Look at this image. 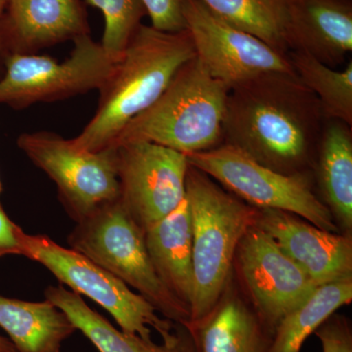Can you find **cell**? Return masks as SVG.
Masks as SVG:
<instances>
[{"label": "cell", "mask_w": 352, "mask_h": 352, "mask_svg": "<svg viewBox=\"0 0 352 352\" xmlns=\"http://www.w3.org/2000/svg\"><path fill=\"white\" fill-rule=\"evenodd\" d=\"M19 239L22 256L43 264L60 283L105 308L122 332L152 340L153 329L162 340L173 337L175 322L162 318L146 298L91 259L45 235H29L20 229Z\"/></svg>", "instance_id": "7"}, {"label": "cell", "mask_w": 352, "mask_h": 352, "mask_svg": "<svg viewBox=\"0 0 352 352\" xmlns=\"http://www.w3.org/2000/svg\"><path fill=\"white\" fill-rule=\"evenodd\" d=\"M1 43L6 57L36 54L90 34L82 0H11L1 20Z\"/></svg>", "instance_id": "14"}, {"label": "cell", "mask_w": 352, "mask_h": 352, "mask_svg": "<svg viewBox=\"0 0 352 352\" xmlns=\"http://www.w3.org/2000/svg\"><path fill=\"white\" fill-rule=\"evenodd\" d=\"M188 327L198 352H266L271 339L254 309L230 294L207 318Z\"/></svg>", "instance_id": "19"}, {"label": "cell", "mask_w": 352, "mask_h": 352, "mask_svg": "<svg viewBox=\"0 0 352 352\" xmlns=\"http://www.w3.org/2000/svg\"><path fill=\"white\" fill-rule=\"evenodd\" d=\"M157 276L190 310L193 289V229L186 196L170 214L145 231Z\"/></svg>", "instance_id": "17"}, {"label": "cell", "mask_w": 352, "mask_h": 352, "mask_svg": "<svg viewBox=\"0 0 352 352\" xmlns=\"http://www.w3.org/2000/svg\"><path fill=\"white\" fill-rule=\"evenodd\" d=\"M17 145L56 184L59 200L76 222L119 198L116 148L83 151L50 131L25 132Z\"/></svg>", "instance_id": "9"}, {"label": "cell", "mask_w": 352, "mask_h": 352, "mask_svg": "<svg viewBox=\"0 0 352 352\" xmlns=\"http://www.w3.org/2000/svg\"><path fill=\"white\" fill-rule=\"evenodd\" d=\"M45 298L68 316L76 330L99 352H198L195 338L186 324L175 323L173 337L155 344L153 340L118 330L105 317L88 307L80 295L62 285L48 287Z\"/></svg>", "instance_id": "16"}, {"label": "cell", "mask_w": 352, "mask_h": 352, "mask_svg": "<svg viewBox=\"0 0 352 352\" xmlns=\"http://www.w3.org/2000/svg\"><path fill=\"white\" fill-rule=\"evenodd\" d=\"M68 241L71 249L135 289L164 318L188 323L189 308L157 276L146 245L145 232L132 219L120 197L76 222Z\"/></svg>", "instance_id": "5"}, {"label": "cell", "mask_w": 352, "mask_h": 352, "mask_svg": "<svg viewBox=\"0 0 352 352\" xmlns=\"http://www.w3.org/2000/svg\"><path fill=\"white\" fill-rule=\"evenodd\" d=\"M117 62L90 34L74 41L73 50L63 62L38 53L8 55L0 76V104L23 110L99 90Z\"/></svg>", "instance_id": "8"}, {"label": "cell", "mask_w": 352, "mask_h": 352, "mask_svg": "<svg viewBox=\"0 0 352 352\" xmlns=\"http://www.w3.org/2000/svg\"><path fill=\"white\" fill-rule=\"evenodd\" d=\"M351 127L340 120H326L314 166L321 201L347 235L352 229Z\"/></svg>", "instance_id": "18"}, {"label": "cell", "mask_w": 352, "mask_h": 352, "mask_svg": "<svg viewBox=\"0 0 352 352\" xmlns=\"http://www.w3.org/2000/svg\"><path fill=\"white\" fill-rule=\"evenodd\" d=\"M85 3L103 13L105 29L100 44L106 54L118 61L147 15L144 4L141 0H85Z\"/></svg>", "instance_id": "24"}, {"label": "cell", "mask_w": 352, "mask_h": 352, "mask_svg": "<svg viewBox=\"0 0 352 352\" xmlns=\"http://www.w3.org/2000/svg\"><path fill=\"white\" fill-rule=\"evenodd\" d=\"M0 328L17 352H61L76 329L50 300L24 302L0 296Z\"/></svg>", "instance_id": "20"}, {"label": "cell", "mask_w": 352, "mask_h": 352, "mask_svg": "<svg viewBox=\"0 0 352 352\" xmlns=\"http://www.w3.org/2000/svg\"><path fill=\"white\" fill-rule=\"evenodd\" d=\"M326 120L296 73L267 74L229 90L223 143L278 173H309Z\"/></svg>", "instance_id": "1"}, {"label": "cell", "mask_w": 352, "mask_h": 352, "mask_svg": "<svg viewBox=\"0 0 352 352\" xmlns=\"http://www.w3.org/2000/svg\"><path fill=\"white\" fill-rule=\"evenodd\" d=\"M6 3H4L2 0H0V29H1V20L3 16L4 10H6ZM6 52H4L3 47L1 43V34H0V76L3 74L4 71V62H6Z\"/></svg>", "instance_id": "28"}, {"label": "cell", "mask_w": 352, "mask_h": 352, "mask_svg": "<svg viewBox=\"0 0 352 352\" xmlns=\"http://www.w3.org/2000/svg\"><path fill=\"white\" fill-rule=\"evenodd\" d=\"M183 15L196 57L210 76L229 89L259 76L295 73L288 53L229 25L200 0H184Z\"/></svg>", "instance_id": "11"}, {"label": "cell", "mask_w": 352, "mask_h": 352, "mask_svg": "<svg viewBox=\"0 0 352 352\" xmlns=\"http://www.w3.org/2000/svg\"><path fill=\"white\" fill-rule=\"evenodd\" d=\"M2 192V184L1 182H0V194H1Z\"/></svg>", "instance_id": "31"}, {"label": "cell", "mask_w": 352, "mask_h": 352, "mask_svg": "<svg viewBox=\"0 0 352 352\" xmlns=\"http://www.w3.org/2000/svg\"><path fill=\"white\" fill-rule=\"evenodd\" d=\"M235 259L252 309L271 336L280 321L318 287L256 226L241 240Z\"/></svg>", "instance_id": "12"}, {"label": "cell", "mask_w": 352, "mask_h": 352, "mask_svg": "<svg viewBox=\"0 0 352 352\" xmlns=\"http://www.w3.org/2000/svg\"><path fill=\"white\" fill-rule=\"evenodd\" d=\"M256 226L317 286L352 279L351 236L330 232L284 210H259Z\"/></svg>", "instance_id": "13"}, {"label": "cell", "mask_w": 352, "mask_h": 352, "mask_svg": "<svg viewBox=\"0 0 352 352\" xmlns=\"http://www.w3.org/2000/svg\"><path fill=\"white\" fill-rule=\"evenodd\" d=\"M120 198L143 231L170 214L186 196V155L136 141L116 147Z\"/></svg>", "instance_id": "10"}, {"label": "cell", "mask_w": 352, "mask_h": 352, "mask_svg": "<svg viewBox=\"0 0 352 352\" xmlns=\"http://www.w3.org/2000/svg\"><path fill=\"white\" fill-rule=\"evenodd\" d=\"M0 352H17L11 340L0 336Z\"/></svg>", "instance_id": "29"}, {"label": "cell", "mask_w": 352, "mask_h": 352, "mask_svg": "<svg viewBox=\"0 0 352 352\" xmlns=\"http://www.w3.org/2000/svg\"><path fill=\"white\" fill-rule=\"evenodd\" d=\"M2 1H3V2H4V3H6V4H7V3H8V2H10V1H11V0H2Z\"/></svg>", "instance_id": "30"}, {"label": "cell", "mask_w": 352, "mask_h": 352, "mask_svg": "<svg viewBox=\"0 0 352 352\" xmlns=\"http://www.w3.org/2000/svg\"><path fill=\"white\" fill-rule=\"evenodd\" d=\"M289 51H302L335 69L352 51V0H284Z\"/></svg>", "instance_id": "15"}, {"label": "cell", "mask_w": 352, "mask_h": 352, "mask_svg": "<svg viewBox=\"0 0 352 352\" xmlns=\"http://www.w3.org/2000/svg\"><path fill=\"white\" fill-rule=\"evenodd\" d=\"M351 300L352 279L317 287L302 305L280 321L266 352H300L307 338Z\"/></svg>", "instance_id": "21"}, {"label": "cell", "mask_w": 352, "mask_h": 352, "mask_svg": "<svg viewBox=\"0 0 352 352\" xmlns=\"http://www.w3.org/2000/svg\"><path fill=\"white\" fill-rule=\"evenodd\" d=\"M147 15L151 18V27L157 31L179 32L187 30L183 15L184 0H141Z\"/></svg>", "instance_id": "25"}, {"label": "cell", "mask_w": 352, "mask_h": 352, "mask_svg": "<svg viewBox=\"0 0 352 352\" xmlns=\"http://www.w3.org/2000/svg\"><path fill=\"white\" fill-rule=\"evenodd\" d=\"M288 54L296 75L320 102L326 119L352 126V62L337 71L302 51Z\"/></svg>", "instance_id": "22"}, {"label": "cell", "mask_w": 352, "mask_h": 352, "mask_svg": "<svg viewBox=\"0 0 352 352\" xmlns=\"http://www.w3.org/2000/svg\"><path fill=\"white\" fill-rule=\"evenodd\" d=\"M187 157L190 166L252 207L284 210L318 228L340 232L330 210L315 194L311 171L278 173L226 143Z\"/></svg>", "instance_id": "6"}, {"label": "cell", "mask_w": 352, "mask_h": 352, "mask_svg": "<svg viewBox=\"0 0 352 352\" xmlns=\"http://www.w3.org/2000/svg\"><path fill=\"white\" fill-rule=\"evenodd\" d=\"M229 90L195 56L176 72L151 107L126 124L112 148L144 141L190 156L219 147Z\"/></svg>", "instance_id": "4"}, {"label": "cell", "mask_w": 352, "mask_h": 352, "mask_svg": "<svg viewBox=\"0 0 352 352\" xmlns=\"http://www.w3.org/2000/svg\"><path fill=\"white\" fill-rule=\"evenodd\" d=\"M196 56L188 30L157 31L141 25L106 82L94 118L75 138L76 149L99 152L112 148L131 120L157 100L176 72Z\"/></svg>", "instance_id": "2"}, {"label": "cell", "mask_w": 352, "mask_h": 352, "mask_svg": "<svg viewBox=\"0 0 352 352\" xmlns=\"http://www.w3.org/2000/svg\"><path fill=\"white\" fill-rule=\"evenodd\" d=\"M20 227L9 219L0 201V258L8 254H21Z\"/></svg>", "instance_id": "27"}, {"label": "cell", "mask_w": 352, "mask_h": 352, "mask_svg": "<svg viewBox=\"0 0 352 352\" xmlns=\"http://www.w3.org/2000/svg\"><path fill=\"white\" fill-rule=\"evenodd\" d=\"M229 25L289 53L284 34V0H200Z\"/></svg>", "instance_id": "23"}, {"label": "cell", "mask_w": 352, "mask_h": 352, "mask_svg": "<svg viewBox=\"0 0 352 352\" xmlns=\"http://www.w3.org/2000/svg\"><path fill=\"white\" fill-rule=\"evenodd\" d=\"M186 198L193 229V289L186 325L195 326L223 298L238 245L248 230L256 226L258 208L190 164Z\"/></svg>", "instance_id": "3"}, {"label": "cell", "mask_w": 352, "mask_h": 352, "mask_svg": "<svg viewBox=\"0 0 352 352\" xmlns=\"http://www.w3.org/2000/svg\"><path fill=\"white\" fill-rule=\"evenodd\" d=\"M314 335L320 340L323 352H352V330L346 316L333 314Z\"/></svg>", "instance_id": "26"}]
</instances>
